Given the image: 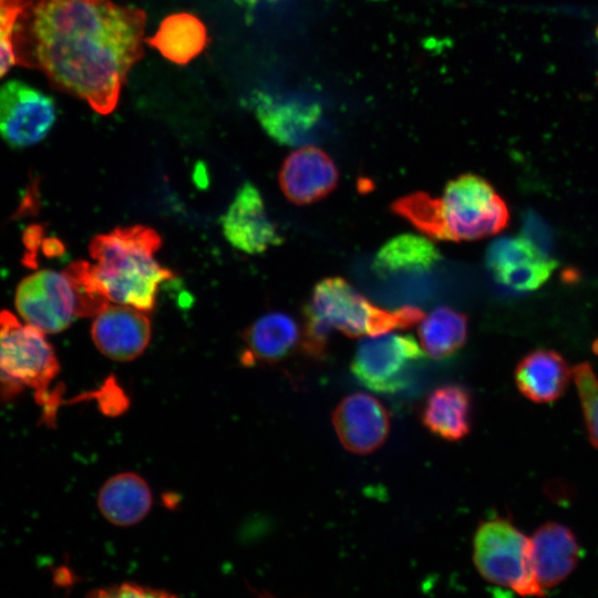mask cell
I'll return each mask as SVG.
<instances>
[{
  "instance_id": "cell-1",
  "label": "cell",
  "mask_w": 598,
  "mask_h": 598,
  "mask_svg": "<svg viewBox=\"0 0 598 598\" xmlns=\"http://www.w3.org/2000/svg\"><path fill=\"white\" fill-rule=\"evenodd\" d=\"M145 19L143 10L110 0H37L25 31V66L109 114L143 54Z\"/></svg>"
},
{
  "instance_id": "cell-2",
  "label": "cell",
  "mask_w": 598,
  "mask_h": 598,
  "mask_svg": "<svg viewBox=\"0 0 598 598\" xmlns=\"http://www.w3.org/2000/svg\"><path fill=\"white\" fill-rule=\"evenodd\" d=\"M301 347L306 354L323 358L331 333L347 337L379 336L420 322L423 311L404 306L388 310L373 305L342 277L320 280L303 309Z\"/></svg>"
},
{
  "instance_id": "cell-3",
  "label": "cell",
  "mask_w": 598,
  "mask_h": 598,
  "mask_svg": "<svg viewBox=\"0 0 598 598\" xmlns=\"http://www.w3.org/2000/svg\"><path fill=\"white\" fill-rule=\"evenodd\" d=\"M161 244L153 228L141 225L115 228L91 240L93 272L110 301L153 311L159 285L174 276L154 258Z\"/></svg>"
},
{
  "instance_id": "cell-4",
  "label": "cell",
  "mask_w": 598,
  "mask_h": 598,
  "mask_svg": "<svg viewBox=\"0 0 598 598\" xmlns=\"http://www.w3.org/2000/svg\"><path fill=\"white\" fill-rule=\"evenodd\" d=\"M44 334L12 312L0 311V385L12 393L33 390L43 420L51 424L61 403L59 390L51 389L60 365Z\"/></svg>"
},
{
  "instance_id": "cell-5",
  "label": "cell",
  "mask_w": 598,
  "mask_h": 598,
  "mask_svg": "<svg viewBox=\"0 0 598 598\" xmlns=\"http://www.w3.org/2000/svg\"><path fill=\"white\" fill-rule=\"evenodd\" d=\"M474 564L481 576L508 587L520 596L545 595L537 582L530 559V539L509 520L483 522L474 537Z\"/></svg>"
},
{
  "instance_id": "cell-6",
  "label": "cell",
  "mask_w": 598,
  "mask_h": 598,
  "mask_svg": "<svg viewBox=\"0 0 598 598\" xmlns=\"http://www.w3.org/2000/svg\"><path fill=\"white\" fill-rule=\"evenodd\" d=\"M445 240H476L506 228L509 212L504 199L483 177L463 174L450 181L439 197Z\"/></svg>"
},
{
  "instance_id": "cell-7",
  "label": "cell",
  "mask_w": 598,
  "mask_h": 598,
  "mask_svg": "<svg viewBox=\"0 0 598 598\" xmlns=\"http://www.w3.org/2000/svg\"><path fill=\"white\" fill-rule=\"evenodd\" d=\"M422 357V350L411 334L372 336L359 343L351 371L369 389L391 393L405 384L412 367Z\"/></svg>"
},
{
  "instance_id": "cell-8",
  "label": "cell",
  "mask_w": 598,
  "mask_h": 598,
  "mask_svg": "<svg viewBox=\"0 0 598 598\" xmlns=\"http://www.w3.org/2000/svg\"><path fill=\"white\" fill-rule=\"evenodd\" d=\"M21 318L44 333L65 330L78 317L76 297L65 272L35 271L20 281L14 297Z\"/></svg>"
},
{
  "instance_id": "cell-9",
  "label": "cell",
  "mask_w": 598,
  "mask_h": 598,
  "mask_svg": "<svg viewBox=\"0 0 598 598\" xmlns=\"http://www.w3.org/2000/svg\"><path fill=\"white\" fill-rule=\"evenodd\" d=\"M56 113L53 100L18 80L0 85V137L13 148L41 142L52 128Z\"/></svg>"
},
{
  "instance_id": "cell-10",
  "label": "cell",
  "mask_w": 598,
  "mask_h": 598,
  "mask_svg": "<svg viewBox=\"0 0 598 598\" xmlns=\"http://www.w3.org/2000/svg\"><path fill=\"white\" fill-rule=\"evenodd\" d=\"M220 221L228 243L246 254H260L282 241L259 190L249 182L239 188Z\"/></svg>"
},
{
  "instance_id": "cell-11",
  "label": "cell",
  "mask_w": 598,
  "mask_h": 598,
  "mask_svg": "<svg viewBox=\"0 0 598 598\" xmlns=\"http://www.w3.org/2000/svg\"><path fill=\"white\" fill-rule=\"evenodd\" d=\"M152 327L146 312L131 306L109 305L95 316L91 336L95 347L109 359L131 361L150 343Z\"/></svg>"
},
{
  "instance_id": "cell-12",
  "label": "cell",
  "mask_w": 598,
  "mask_h": 598,
  "mask_svg": "<svg viewBox=\"0 0 598 598\" xmlns=\"http://www.w3.org/2000/svg\"><path fill=\"white\" fill-rule=\"evenodd\" d=\"M339 182L338 168L323 150L303 146L282 163L279 185L285 196L297 205H308L327 197Z\"/></svg>"
},
{
  "instance_id": "cell-13",
  "label": "cell",
  "mask_w": 598,
  "mask_h": 598,
  "mask_svg": "<svg viewBox=\"0 0 598 598\" xmlns=\"http://www.w3.org/2000/svg\"><path fill=\"white\" fill-rule=\"evenodd\" d=\"M332 423L343 447L355 454H368L379 448L390 431L384 406L364 393L346 396L334 409Z\"/></svg>"
},
{
  "instance_id": "cell-14",
  "label": "cell",
  "mask_w": 598,
  "mask_h": 598,
  "mask_svg": "<svg viewBox=\"0 0 598 598\" xmlns=\"http://www.w3.org/2000/svg\"><path fill=\"white\" fill-rule=\"evenodd\" d=\"M529 539L533 571L543 589L559 585L574 571L580 548L569 527L548 522L539 526Z\"/></svg>"
},
{
  "instance_id": "cell-15",
  "label": "cell",
  "mask_w": 598,
  "mask_h": 598,
  "mask_svg": "<svg viewBox=\"0 0 598 598\" xmlns=\"http://www.w3.org/2000/svg\"><path fill=\"white\" fill-rule=\"evenodd\" d=\"M256 116L267 134L281 145L297 146L308 142L321 121L322 110L315 102L260 94Z\"/></svg>"
},
{
  "instance_id": "cell-16",
  "label": "cell",
  "mask_w": 598,
  "mask_h": 598,
  "mask_svg": "<svg viewBox=\"0 0 598 598\" xmlns=\"http://www.w3.org/2000/svg\"><path fill=\"white\" fill-rule=\"evenodd\" d=\"M299 339L300 330L292 317L279 311L266 313L244 331L240 361L246 367L278 362Z\"/></svg>"
},
{
  "instance_id": "cell-17",
  "label": "cell",
  "mask_w": 598,
  "mask_h": 598,
  "mask_svg": "<svg viewBox=\"0 0 598 598\" xmlns=\"http://www.w3.org/2000/svg\"><path fill=\"white\" fill-rule=\"evenodd\" d=\"M571 371L556 351L537 349L524 355L515 369L519 392L535 403H550L560 398Z\"/></svg>"
},
{
  "instance_id": "cell-18",
  "label": "cell",
  "mask_w": 598,
  "mask_h": 598,
  "mask_svg": "<svg viewBox=\"0 0 598 598\" xmlns=\"http://www.w3.org/2000/svg\"><path fill=\"white\" fill-rule=\"evenodd\" d=\"M152 503V491L147 482L131 472L110 477L97 496V507L102 516L120 527L133 526L144 519Z\"/></svg>"
},
{
  "instance_id": "cell-19",
  "label": "cell",
  "mask_w": 598,
  "mask_h": 598,
  "mask_svg": "<svg viewBox=\"0 0 598 598\" xmlns=\"http://www.w3.org/2000/svg\"><path fill=\"white\" fill-rule=\"evenodd\" d=\"M422 422L441 439L458 441L465 437L472 426L471 394L456 384L435 389L424 404Z\"/></svg>"
},
{
  "instance_id": "cell-20",
  "label": "cell",
  "mask_w": 598,
  "mask_h": 598,
  "mask_svg": "<svg viewBox=\"0 0 598 598\" xmlns=\"http://www.w3.org/2000/svg\"><path fill=\"white\" fill-rule=\"evenodd\" d=\"M147 43L167 60L186 64L204 51L208 34L198 17L178 12L166 17L155 34L147 39Z\"/></svg>"
},
{
  "instance_id": "cell-21",
  "label": "cell",
  "mask_w": 598,
  "mask_h": 598,
  "mask_svg": "<svg viewBox=\"0 0 598 598\" xmlns=\"http://www.w3.org/2000/svg\"><path fill=\"white\" fill-rule=\"evenodd\" d=\"M441 256L426 238L413 234L399 235L377 252L373 268L380 275L421 272L432 268Z\"/></svg>"
},
{
  "instance_id": "cell-22",
  "label": "cell",
  "mask_w": 598,
  "mask_h": 598,
  "mask_svg": "<svg viewBox=\"0 0 598 598\" xmlns=\"http://www.w3.org/2000/svg\"><path fill=\"white\" fill-rule=\"evenodd\" d=\"M468 333L466 315L450 307H437L419 327L421 346L433 359H444L461 349Z\"/></svg>"
},
{
  "instance_id": "cell-23",
  "label": "cell",
  "mask_w": 598,
  "mask_h": 598,
  "mask_svg": "<svg viewBox=\"0 0 598 598\" xmlns=\"http://www.w3.org/2000/svg\"><path fill=\"white\" fill-rule=\"evenodd\" d=\"M37 0H0V78L24 65L25 31Z\"/></svg>"
},
{
  "instance_id": "cell-24",
  "label": "cell",
  "mask_w": 598,
  "mask_h": 598,
  "mask_svg": "<svg viewBox=\"0 0 598 598\" xmlns=\"http://www.w3.org/2000/svg\"><path fill=\"white\" fill-rule=\"evenodd\" d=\"M391 209L430 238L445 240L439 210V197L415 192L394 200Z\"/></svg>"
},
{
  "instance_id": "cell-25",
  "label": "cell",
  "mask_w": 598,
  "mask_h": 598,
  "mask_svg": "<svg viewBox=\"0 0 598 598\" xmlns=\"http://www.w3.org/2000/svg\"><path fill=\"white\" fill-rule=\"evenodd\" d=\"M64 272L75 292L78 317H95L110 305L94 276L92 264L75 261Z\"/></svg>"
},
{
  "instance_id": "cell-26",
  "label": "cell",
  "mask_w": 598,
  "mask_h": 598,
  "mask_svg": "<svg viewBox=\"0 0 598 598\" xmlns=\"http://www.w3.org/2000/svg\"><path fill=\"white\" fill-rule=\"evenodd\" d=\"M557 264L548 256L497 269L492 272L501 285L517 290L529 291L543 286L551 276Z\"/></svg>"
},
{
  "instance_id": "cell-27",
  "label": "cell",
  "mask_w": 598,
  "mask_h": 598,
  "mask_svg": "<svg viewBox=\"0 0 598 598\" xmlns=\"http://www.w3.org/2000/svg\"><path fill=\"white\" fill-rule=\"evenodd\" d=\"M545 255L529 238L502 237L487 248L485 261L491 272L515 264L538 259Z\"/></svg>"
},
{
  "instance_id": "cell-28",
  "label": "cell",
  "mask_w": 598,
  "mask_h": 598,
  "mask_svg": "<svg viewBox=\"0 0 598 598\" xmlns=\"http://www.w3.org/2000/svg\"><path fill=\"white\" fill-rule=\"evenodd\" d=\"M590 443L598 448V377L588 362L571 370Z\"/></svg>"
},
{
  "instance_id": "cell-29",
  "label": "cell",
  "mask_w": 598,
  "mask_h": 598,
  "mask_svg": "<svg viewBox=\"0 0 598 598\" xmlns=\"http://www.w3.org/2000/svg\"><path fill=\"white\" fill-rule=\"evenodd\" d=\"M94 597H172L171 592L134 582L112 585L92 592Z\"/></svg>"
},
{
  "instance_id": "cell-30",
  "label": "cell",
  "mask_w": 598,
  "mask_h": 598,
  "mask_svg": "<svg viewBox=\"0 0 598 598\" xmlns=\"http://www.w3.org/2000/svg\"><path fill=\"white\" fill-rule=\"evenodd\" d=\"M238 4L244 7H254L259 0H235Z\"/></svg>"
},
{
  "instance_id": "cell-31",
  "label": "cell",
  "mask_w": 598,
  "mask_h": 598,
  "mask_svg": "<svg viewBox=\"0 0 598 598\" xmlns=\"http://www.w3.org/2000/svg\"><path fill=\"white\" fill-rule=\"evenodd\" d=\"M597 83H598V76H597Z\"/></svg>"
},
{
  "instance_id": "cell-32",
  "label": "cell",
  "mask_w": 598,
  "mask_h": 598,
  "mask_svg": "<svg viewBox=\"0 0 598 598\" xmlns=\"http://www.w3.org/2000/svg\"><path fill=\"white\" fill-rule=\"evenodd\" d=\"M597 34H598V30H597Z\"/></svg>"
}]
</instances>
